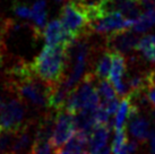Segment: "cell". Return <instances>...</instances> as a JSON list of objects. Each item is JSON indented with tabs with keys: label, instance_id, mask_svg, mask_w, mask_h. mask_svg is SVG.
Here are the masks:
<instances>
[{
	"label": "cell",
	"instance_id": "1",
	"mask_svg": "<svg viewBox=\"0 0 155 154\" xmlns=\"http://www.w3.org/2000/svg\"><path fill=\"white\" fill-rule=\"evenodd\" d=\"M31 66L33 72L49 85L59 84L65 78L67 70L66 47L47 44L31 62Z\"/></svg>",
	"mask_w": 155,
	"mask_h": 154
},
{
	"label": "cell",
	"instance_id": "2",
	"mask_svg": "<svg viewBox=\"0 0 155 154\" xmlns=\"http://www.w3.org/2000/svg\"><path fill=\"white\" fill-rule=\"evenodd\" d=\"M96 76L92 72L85 73L82 82L69 94L65 104V110L71 115L81 111H94L100 105L101 99L95 85Z\"/></svg>",
	"mask_w": 155,
	"mask_h": 154
},
{
	"label": "cell",
	"instance_id": "3",
	"mask_svg": "<svg viewBox=\"0 0 155 154\" xmlns=\"http://www.w3.org/2000/svg\"><path fill=\"white\" fill-rule=\"evenodd\" d=\"M26 103L16 94H12L0 109V127L2 130L16 133L26 125Z\"/></svg>",
	"mask_w": 155,
	"mask_h": 154
},
{
	"label": "cell",
	"instance_id": "4",
	"mask_svg": "<svg viewBox=\"0 0 155 154\" xmlns=\"http://www.w3.org/2000/svg\"><path fill=\"white\" fill-rule=\"evenodd\" d=\"M60 22L66 30L76 38L79 35L92 33L90 28V21L84 9L74 0L68 1L62 7L60 12Z\"/></svg>",
	"mask_w": 155,
	"mask_h": 154
},
{
	"label": "cell",
	"instance_id": "5",
	"mask_svg": "<svg viewBox=\"0 0 155 154\" xmlns=\"http://www.w3.org/2000/svg\"><path fill=\"white\" fill-rule=\"evenodd\" d=\"M77 127L75 122L74 115L67 112L66 110L56 112L54 126L52 130L51 137L49 139V144L53 151L61 150L62 146L74 136Z\"/></svg>",
	"mask_w": 155,
	"mask_h": 154
},
{
	"label": "cell",
	"instance_id": "6",
	"mask_svg": "<svg viewBox=\"0 0 155 154\" xmlns=\"http://www.w3.org/2000/svg\"><path fill=\"white\" fill-rule=\"evenodd\" d=\"M134 22L126 19L120 12H112L105 14L102 17L97 18L96 21L90 24V28L92 32L100 33V34H110L113 32L128 30L131 28Z\"/></svg>",
	"mask_w": 155,
	"mask_h": 154
},
{
	"label": "cell",
	"instance_id": "7",
	"mask_svg": "<svg viewBox=\"0 0 155 154\" xmlns=\"http://www.w3.org/2000/svg\"><path fill=\"white\" fill-rule=\"evenodd\" d=\"M139 38L134 31L124 30L110 33L107 36L105 45L107 49L113 52H119L122 55H130L136 51Z\"/></svg>",
	"mask_w": 155,
	"mask_h": 154
},
{
	"label": "cell",
	"instance_id": "8",
	"mask_svg": "<svg viewBox=\"0 0 155 154\" xmlns=\"http://www.w3.org/2000/svg\"><path fill=\"white\" fill-rule=\"evenodd\" d=\"M42 35L44 41L49 45H64L67 47L69 43H71L76 38L70 32L66 30L60 21L53 19L48 23L43 28Z\"/></svg>",
	"mask_w": 155,
	"mask_h": 154
},
{
	"label": "cell",
	"instance_id": "9",
	"mask_svg": "<svg viewBox=\"0 0 155 154\" xmlns=\"http://www.w3.org/2000/svg\"><path fill=\"white\" fill-rule=\"evenodd\" d=\"M129 119L130 121L129 126H128V130H129L130 135L142 144L146 143L152 133L150 118L142 116L138 112L137 115L130 117Z\"/></svg>",
	"mask_w": 155,
	"mask_h": 154
},
{
	"label": "cell",
	"instance_id": "10",
	"mask_svg": "<svg viewBox=\"0 0 155 154\" xmlns=\"http://www.w3.org/2000/svg\"><path fill=\"white\" fill-rule=\"evenodd\" d=\"M110 125H99L95 126L93 130L88 135V144H87V151L90 154H93L97 151L104 149L108 145L110 130Z\"/></svg>",
	"mask_w": 155,
	"mask_h": 154
},
{
	"label": "cell",
	"instance_id": "11",
	"mask_svg": "<svg viewBox=\"0 0 155 154\" xmlns=\"http://www.w3.org/2000/svg\"><path fill=\"white\" fill-rule=\"evenodd\" d=\"M131 108H133V102L130 100L129 95L124 96V99L120 102L119 107H118V110L116 112V117L113 119V128H114V130L125 128L126 121L129 119L130 117Z\"/></svg>",
	"mask_w": 155,
	"mask_h": 154
},
{
	"label": "cell",
	"instance_id": "12",
	"mask_svg": "<svg viewBox=\"0 0 155 154\" xmlns=\"http://www.w3.org/2000/svg\"><path fill=\"white\" fill-rule=\"evenodd\" d=\"M136 51L140 52L147 61L155 65V35H145L139 38Z\"/></svg>",
	"mask_w": 155,
	"mask_h": 154
},
{
	"label": "cell",
	"instance_id": "13",
	"mask_svg": "<svg viewBox=\"0 0 155 154\" xmlns=\"http://www.w3.org/2000/svg\"><path fill=\"white\" fill-rule=\"evenodd\" d=\"M155 25V10L147 9V12L139 15L133 25V31L136 33H145Z\"/></svg>",
	"mask_w": 155,
	"mask_h": 154
},
{
	"label": "cell",
	"instance_id": "14",
	"mask_svg": "<svg viewBox=\"0 0 155 154\" xmlns=\"http://www.w3.org/2000/svg\"><path fill=\"white\" fill-rule=\"evenodd\" d=\"M112 65V52L110 50L105 51L100 57L97 62L95 65V76L99 77L100 79L103 78H108L110 69H111Z\"/></svg>",
	"mask_w": 155,
	"mask_h": 154
},
{
	"label": "cell",
	"instance_id": "15",
	"mask_svg": "<svg viewBox=\"0 0 155 154\" xmlns=\"http://www.w3.org/2000/svg\"><path fill=\"white\" fill-rule=\"evenodd\" d=\"M96 91L99 93L100 98L103 99V101H110L112 99L117 98V92L110 81H107V78H103L97 82Z\"/></svg>",
	"mask_w": 155,
	"mask_h": 154
},
{
	"label": "cell",
	"instance_id": "16",
	"mask_svg": "<svg viewBox=\"0 0 155 154\" xmlns=\"http://www.w3.org/2000/svg\"><path fill=\"white\" fill-rule=\"evenodd\" d=\"M15 133L2 130L0 134V154H7L10 152L12 145H13Z\"/></svg>",
	"mask_w": 155,
	"mask_h": 154
},
{
	"label": "cell",
	"instance_id": "17",
	"mask_svg": "<svg viewBox=\"0 0 155 154\" xmlns=\"http://www.w3.org/2000/svg\"><path fill=\"white\" fill-rule=\"evenodd\" d=\"M127 141H128V138H127V134H126L125 128L116 130L114 138H113V142H112V147H111L113 154L117 153L118 151H120L122 147H125Z\"/></svg>",
	"mask_w": 155,
	"mask_h": 154
},
{
	"label": "cell",
	"instance_id": "18",
	"mask_svg": "<svg viewBox=\"0 0 155 154\" xmlns=\"http://www.w3.org/2000/svg\"><path fill=\"white\" fill-rule=\"evenodd\" d=\"M13 12L16 16L24 19H31L32 18V8H30L27 5L19 2V1H14L13 2Z\"/></svg>",
	"mask_w": 155,
	"mask_h": 154
},
{
	"label": "cell",
	"instance_id": "19",
	"mask_svg": "<svg viewBox=\"0 0 155 154\" xmlns=\"http://www.w3.org/2000/svg\"><path fill=\"white\" fill-rule=\"evenodd\" d=\"M31 154H51V146L49 142L38 143L34 145V149Z\"/></svg>",
	"mask_w": 155,
	"mask_h": 154
},
{
	"label": "cell",
	"instance_id": "20",
	"mask_svg": "<svg viewBox=\"0 0 155 154\" xmlns=\"http://www.w3.org/2000/svg\"><path fill=\"white\" fill-rule=\"evenodd\" d=\"M102 103L104 104V107L107 109V111L110 116L112 115H116L117 110H118V107H119V101H118V99H112L110 101H102Z\"/></svg>",
	"mask_w": 155,
	"mask_h": 154
},
{
	"label": "cell",
	"instance_id": "21",
	"mask_svg": "<svg viewBox=\"0 0 155 154\" xmlns=\"http://www.w3.org/2000/svg\"><path fill=\"white\" fill-rule=\"evenodd\" d=\"M47 10V1L45 0H36L32 6V13H41Z\"/></svg>",
	"mask_w": 155,
	"mask_h": 154
},
{
	"label": "cell",
	"instance_id": "22",
	"mask_svg": "<svg viewBox=\"0 0 155 154\" xmlns=\"http://www.w3.org/2000/svg\"><path fill=\"white\" fill-rule=\"evenodd\" d=\"M139 142L138 141H127L126 143V150L128 152V154H136L138 149H139Z\"/></svg>",
	"mask_w": 155,
	"mask_h": 154
},
{
	"label": "cell",
	"instance_id": "23",
	"mask_svg": "<svg viewBox=\"0 0 155 154\" xmlns=\"http://www.w3.org/2000/svg\"><path fill=\"white\" fill-rule=\"evenodd\" d=\"M76 4H78L82 8H86V7H91L94 5L99 4L100 0H74Z\"/></svg>",
	"mask_w": 155,
	"mask_h": 154
},
{
	"label": "cell",
	"instance_id": "24",
	"mask_svg": "<svg viewBox=\"0 0 155 154\" xmlns=\"http://www.w3.org/2000/svg\"><path fill=\"white\" fill-rule=\"evenodd\" d=\"M150 137V152L151 154H155V132H152Z\"/></svg>",
	"mask_w": 155,
	"mask_h": 154
},
{
	"label": "cell",
	"instance_id": "25",
	"mask_svg": "<svg viewBox=\"0 0 155 154\" xmlns=\"http://www.w3.org/2000/svg\"><path fill=\"white\" fill-rule=\"evenodd\" d=\"M114 154H128V152H127V150H126V146L125 147H122L120 151H118L117 153H114Z\"/></svg>",
	"mask_w": 155,
	"mask_h": 154
},
{
	"label": "cell",
	"instance_id": "26",
	"mask_svg": "<svg viewBox=\"0 0 155 154\" xmlns=\"http://www.w3.org/2000/svg\"><path fill=\"white\" fill-rule=\"evenodd\" d=\"M53 154H68L65 150H58V151H53Z\"/></svg>",
	"mask_w": 155,
	"mask_h": 154
},
{
	"label": "cell",
	"instance_id": "27",
	"mask_svg": "<svg viewBox=\"0 0 155 154\" xmlns=\"http://www.w3.org/2000/svg\"><path fill=\"white\" fill-rule=\"evenodd\" d=\"M57 2H65V1H67V0H56Z\"/></svg>",
	"mask_w": 155,
	"mask_h": 154
},
{
	"label": "cell",
	"instance_id": "28",
	"mask_svg": "<svg viewBox=\"0 0 155 154\" xmlns=\"http://www.w3.org/2000/svg\"><path fill=\"white\" fill-rule=\"evenodd\" d=\"M1 132H2V128H1V127H0V134H1Z\"/></svg>",
	"mask_w": 155,
	"mask_h": 154
},
{
	"label": "cell",
	"instance_id": "29",
	"mask_svg": "<svg viewBox=\"0 0 155 154\" xmlns=\"http://www.w3.org/2000/svg\"><path fill=\"white\" fill-rule=\"evenodd\" d=\"M7 154H10V153H7Z\"/></svg>",
	"mask_w": 155,
	"mask_h": 154
},
{
	"label": "cell",
	"instance_id": "30",
	"mask_svg": "<svg viewBox=\"0 0 155 154\" xmlns=\"http://www.w3.org/2000/svg\"><path fill=\"white\" fill-rule=\"evenodd\" d=\"M0 64H1V61H0Z\"/></svg>",
	"mask_w": 155,
	"mask_h": 154
}]
</instances>
